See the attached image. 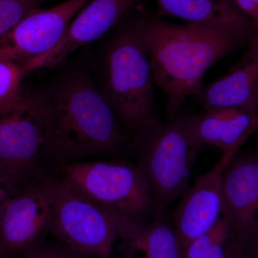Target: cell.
Masks as SVG:
<instances>
[{"label":"cell","instance_id":"1","mask_svg":"<svg viewBox=\"0 0 258 258\" xmlns=\"http://www.w3.org/2000/svg\"><path fill=\"white\" fill-rule=\"evenodd\" d=\"M37 93L45 115V154L61 164L119 152L126 138L88 63L62 67Z\"/></svg>","mask_w":258,"mask_h":258},{"label":"cell","instance_id":"2","mask_svg":"<svg viewBox=\"0 0 258 258\" xmlns=\"http://www.w3.org/2000/svg\"><path fill=\"white\" fill-rule=\"evenodd\" d=\"M149 15L132 8L103 38L88 63L120 123L136 132L159 121L143 35Z\"/></svg>","mask_w":258,"mask_h":258},{"label":"cell","instance_id":"3","mask_svg":"<svg viewBox=\"0 0 258 258\" xmlns=\"http://www.w3.org/2000/svg\"><path fill=\"white\" fill-rule=\"evenodd\" d=\"M143 35L154 83L167 98V117L181 111L188 96H198L210 67L248 45L205 27L168 23L155 13H149Z\"/></svg>","mask_w":258,"mask_h":258},{"label":"cell","instance_id":"4","mask_svg":"<svg viewBox=\"0 0 258 258\" xmlns=\"http://www.w3.org/2000/svg\"><path fill=\"white\" fill-rule=\"evenodd\" d=\"M192 116L179 111L136 132L137 166L155 199V210H165L190 187V170L198 154L191 142Z\"/></svg>","mask_w":258,"mask_h":258},{"label":"cell","instance_id":"5","mask_svg":"<svg viewBox=\"0 0 258 258\" xmlns=\"http://www.w3.org/2000/svg\"><path fill=\"white\" fill-rule=\"evenodd\" d=\"M60 179L107 210L146 217L157 203L139 166L128 161H75L59 165Z\"/></svg>","mask_w":258,"mask_h":258},{"label":"cell","instance_id":"6","mask_svg":"<svg viewBox=\"0 0 258 258\" xmlns=\"http://www.w3.org/2000/svg\"><path fill=\"white\" fill-rule=\"evenodd\" d=\"M45 115L40 96L24 94L11 109L0 112V181L8 195L42 179Z\"/></svg>","mask_w":258,"mask_h":258},{"label":"cell","instance_id":"7","mask_svg":"<svg viewBox=\"0 0 258 258\" xmlns=\"http://www.w3.org/2000/svg\"><path fill=\"white\" fill-rule=\"evenodd\" d=\"M53 205L50 232L68 247L92 258H111L118 240L114 212L102 208L63 180L52 179Z\"/></svg>","mask_w":258,"mask_h":258},{"label":"cell","instance_id":"8","mask_svg":"<svg viewBox=\"0 0 258 258\" xmlns=\"http://www.w3.org/2000/svg\"><path fill=\"white\" fill-rule=\"evenodd\" d=\"M52 205V179L43 178L5 198L0 206V245L5 253L35 249L50 230Z\"/></svg>","mask_w":258,"mask_h":258},{"label":"cell","instance_id":"9","mask_svg":"<svg viewBox=\"0 0 258 258\" xmlns=\"http://www.w3.org/2000/svg\"><path fill=\"white\" fill-rule=\"evenodd\" d=\"M89 1L68 0L50 9L35 10L0 38V52L23 69L59 43L73 19Z\"/></svg>","mask_w":258,"mask_h":258},{"label":"cell","instance_id":"10","mask_svg":"<svg viewBox=\"0 0 258 258\" xmlns=\"http://www.w3.org/2000/svg\"><path fill=\"white\" fill-rule=\"evenodd\" d=\"M142 0H90L71 22L59 43L48 53L23 68L24 76L55 69L78 49L102 38Z\"/></svg>","mask_w":258,"mask_h":258},{"label":"cell","instance_id":"11","mask_svg":"<svg viewBox=\"0 0 258 258\" xmlns=\"http://www.w3.org/2000/svg\"><path fill=\"white\" fill-rule=\"evenodd\" d=\"M222 215L234 241L243 245L257 233L258 159L237 154L227 163L222 180Z\"/></svg>","mask_w":258,"mask_h":258},{"label":"cell","instance_id":"12","mask_svg":"<svg viewBox=\"0 0 258 258\" xmlns=\"http://www.w3.org/2000/svg\"><path fill=\"white\" fill-rule=\"evenodd\" d=\"M237 153H224L223 157L182 196L174 214V230L181 252L195 239L206 233L222 214V180L228 161Z\"/></svg>","mask_w":258,"mask_h":258},{"label":"cell","instance_id":"13","mask_svg":"<svg viewBox=\"0 0 258 258\" xmlns=\"http://www.w3.org/2000/svg\"><path fill=\"white\" fill-rule=\"evenodd\" d=\"M159 18L171 17L217 30L250 43L258 28L232 0H155Z\"/></svg>","mask_w":258,"mask_h":258},{"label":"cell","instance_id":"14","mask_svg":"<svg viewBox=\"0 0 258 258\" xmlns=\"http://www.w3.org/2000/svg\"><path fill=\"white\" fill-rule=\"evenodd\" d=\"M220 79L203 87L199 99L206 111L258 110V40Z\"/></svg>","mask_w":258,"mask_h":258},{"label":"cell","instance_id":"15","mask_svg":"<svg viewBox=\"0 0 258 258\" xmlns=\"http://www.w3.org/2000/svg\"><path fill=\"white\" fill-rule=\"evenodd\" d=\"M154 221L114 212L120 249L127 258H182L174 226L164 210H154Z\"/></svg>","mask_w":258,"mask_h":258},{"label":"cell","instance_id":"16","mask_svg":"<svg viewBox=\"0 0 258 258\" xmlns=\"http://www.w3.org/2000/svg\"><path fill=\"white\" fill-rule=\"evenodd\" d=\"M257 127V111L220 110L193 115L192 147L197 153L205 144L220 148L224 153H237Z\"/></svg>","mask_w":258,"mask_h":258},{"label":"cell","instance_id":"17","mask_svg":"<svg viewBox=\"0 0 258 258\" xmlns=\"http://www.w3.org/2000/svg\"><path fill=\"white\" fill-rule=\"evenodd\" d=\"M23 77L21 66L0 52V112L11 109L23 98Z\"/></svg>","mask_w":258,"mask_h":258},{"label":"cell","instance_id":"18","mask_svg":"<svg viewBox=\"0 0 258 258\" xmlns=\"http://www.w3.org/2000/svg\"><path fill=\"white\" fill-rule=\"evenodd\" d=\"M47 0H0V38Z\"/></svg>","mask_w":258,"mask_h":258},{"label":"cell","instance_id":"19","mask_svg":"<svg viewBox=\"0 0 258 258\" xmlns=\"http://www.w3.org/2000/svg\"><path fill=\"white\" fill-rule=\"evenodd\" d=\"M24 258H92L86 257L73 250L67 246L64 247H45L30 251Z\"/></svg>","mask_w":258,"mask_h":258},{"label":"cell","instance_id":"20","mask_svg":"<svg viewBox=\"0 0 258 258\" xmlns=\"http://www.w3.org/2000/svg\"><path fill=\"white\" fill-rule=\"evenodd\" d=\"M258 28V0H232Z\"/></svg>","mask_w":258,"mask_h":258},{"label":"cell","instance_id":"21","mask_svg":"<svg viewBox=\"0 0 258 258\" xmlns=\"http://www.w3.org/2000/svg\"><path fill=\"white\" fill-rule=\"evenodd\" d=\"M257 233L249 238L243 244V253L245 258H258Z\"/></svg>","mask_w":258,"mask_h":258},{"label":"cell","instance_id":"22","mask_svg":"<svg viewBox=\"0 0 258 258\" xmlns=\"http://www.w3.org/2000/svg\"><path fill=\"white\" fill-rule=\"evenodd\" d=\"M226 258H245L243 253V245L236 242L232 237Z\"/></svg>","mask_w":258,"mask_h":258},{"label":"cell","instance_id":"23","mask_svg":"<svg viewBox=\"0 0 258 258\" xmlns=\"http://www.w3.org/2000/svg\"><path fill=\"white\" fill-rule=\"evenodd\" d=\"M5 252L2 248L1 245H0V258H4Z\"/></svg>","mask_w":258,"mask_h":258}]
</instances>
